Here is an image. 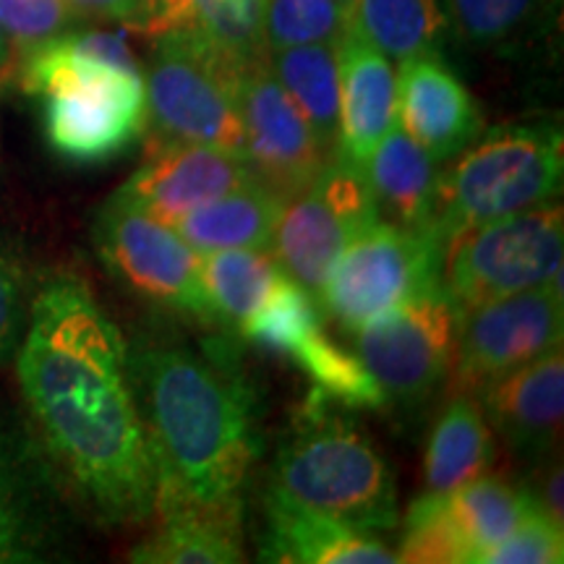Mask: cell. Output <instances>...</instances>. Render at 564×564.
I'll return each mask as SVG.
<instances>
[{"instance_id":"obj_1","label":"cell","mask_w":564,"mask_h":564,"mask_svg":"<svg viewBox=\"0 0 564 564\" xmlns=\"http://www.w3.org/2000/svg\"><path fill=\"white\" fill-rule=\"evenodd\" d=\"M17 377L47 453L108 525L154 514V465L131 356L118 324L76 274H53L30 303Z\"/></svg>"},{"instance_id":"obj_2","label":"cell","mask_w":564,"mask_h":564,"mask_svg":"<svg viewBox=\"0 0 564 564\" xmlns=\"http://www.w3.org/2000/svg\"><path fill=\"white\" fill-rule=\"evenodd\" d=\"M154 465V514L243 510L257 463V400L220 352L152 343L131 361Z\"/></svg>"},{"instance_id":"obj_3","label":"cell","mask_w":564,"mask_h":564,"mask_svg":"<svg viewBox=\"0 0 564 564\" xmlns=\"http://www.w3.org/2000/svg\"><path fill=\"white\" fill-rule=\"evenodd\" d=\"M26 95L45 100V137L68 162L118 158L147 131V82L121 32H66L19 58Z\"/></svg>"},{"instance_id":"obj_4","label":"cell","mask_w":564,"mask_h":564,"mask_svg":"<svg viewBox=\"0 0 564 564\" xmlns=\"http://www.w3.org/2000/svg\"><path fill=\"white\" fill-rule=\"evenodd\" d=\"M267 499L361 531L398 525V489L373 442L314 390L272 460Z\"/></svg>"},{"instance_id":"obj_5","label":"cell","mask_w":564,"mask_h":564,"mask_svg":"<svg viewBox=\"0 0 564 564\" xmlns=\"http://www.w3.org/2000/svg\"><path fill=\"white\" fill-rule=\"evenodd\" d=\"M564 141L549 123H507L476 137L440 171L429 230L444 243L562 192Z\"/></svg>"},{"instance_id":"obj_6","label":"cell","mask_w":564,"mask_h":564,"mask_svg":"<svg viewBox=\"0 0 564 564\" xmlns=\"http://www.w3.org/2000/svg\"><path fill=\"white\" fill-rule=\"evenodd\" d=\"M564 212L535 204L449 238L442 249V285L457 312L562 282Z\"/></svg>"},{"instance_id":"obj_7","label":"cell","mask_w":564,"mask_h":564,"mask_svg":"<svg viewBox=\"0 0 564 564\" xmlns=\"http://www.w3.org/2000/svg\"><path fill=\"white\" fill-rule=\"evenodd\" d=\"M243 70L178 37L152 40L147 82L150 144H207L243 158Z\"/></svg>"},{"instance_id":"obj_8","label":"cell","mask_w":564,"mask_h":564,"mask_svg":"<svg viewBox=\"0 0 564 564\" xmlns=\"http://www.w3.org/2000/svg\"><path fill=\"white\" fill-rule=\"evenodd\" d=\"M440 270L442 243L432 230L403 228L379 217L337 253L319 306L345 333L356 335L373 316L442 282Z\"/></svg>"},{"instance_id":"obj_9","label":"cell","mask_w":564,"mask_h":564,"mask_svg":"<svg viewBox=\"0 0 564 564\" xmlns=\"http://www.w3.org/2000/svg\"><path fill=\"white\" fill-rule=\"evenodd\" d=\"M460 312L442 282L423 288L356 333V356L387 400L421 403L449 377Z\"/></svg>"},{"instance_id":"obj_10","label":"cell","mask_w":564,"mask_h":564,"mask_svg":"<svg viewBox=\"0 0 564 564\" xmlns=\"http://www.w3.org/2000/svg\"><path fill=\"white\" fill-rule=\"evenodd\" d=\"M373 220H379V209L364 171L333 158L282 204L270 249L288 278L319 301L337 253Z\"/></svg>"},{"instance_id":"obj_11","label":"cell","mask_w":564,"mask_h":564,"mask_svg":"<svg viewBox=\"0 0 564 564\" xmlns=\"http://www.w3.org/2000/svg\"><path fill=\"white\" fill-rule=\"evenodd\" d=\"M95 249L112 278L133 295L215 324L202 285V253L171 225L152 220L110 196L95 223Z\"/></svg>"},{"instance_id":"obj_12","label":"cell","mask_w":564,"mask_h":564,"mask_svg":"<svg viewBox=\"0 0 564 564\" xmlns=\"http://www.w3.org/2000/svg\"><path fill=\"white\" fill-rule=\"evenodd\" d=\"M562 335V282L505 295L460 314L449 366L453 394H476L494 379L560 348Z\"/></svg>"},{"instance_id":"obj_13","label":"cell","mask_w":564,"mask_h":564,"mask_svg":"<svg viewBox=\"0 0 564 564\" xmlns=\"http://www.w3.org/2000/svg\"><path fill=\"white\" fill-rule=\"evenodd\" d=\"M238 108L243 118L246 165L253 178L280 199L288 202L299 194L335 158L282 89L270 58L251 63L243 70Z\"/></svg>"},{"instance_id":"obj_14","label":"cell","mask_w":564,"mask_h":564,"mask_svg":"<svg viewBox=\"0 0 564 564\" xmlns=\"http://www.w3.org/2000/svg\"><path fill=\"white\" fill-rule=\"evenodd\" d=\"M251 183L257 178L236 152L207 144H150L147 160L112 199L173 228L199 204Z\"/></svg>"},{"instance_id":"obj_15","label":"cell","mask_w":564,"mask_h":564,"mask_svg":"<svg viewBox=\"0 0 564 564\" xmlns=\"http://www.w3.org/2000/svg\"><path fill=\"white\" fill-rule=\"evenodd\" d=\"M489 426L514 453L544 460L554 455L564 415V352H544L535 361L494 379L476 392Z\"/></svg>"},{"instance_id":"obj_16","label":"cell","mask_w":564,"mask_h":564,"mask_svg":"<svg viewBox=\"0 0 564 564\" xmlns=\"http://www.w3.org/2000/svg\"><path fill=\"white\" fill-rule=\"evenodd\" d=\"M398 126L436 162L453 160L481 133V112L436 53L400 61Z\"/></svg>"},{"instance_id":"obj_17","label":"cell","mask_w":564,"mask_h":564,"mask_svg":"<svg viewBox=\"0 0 564 564\" xmlns=\"http://www.w3.org/2000/svg\"><path fill=\"white\" fill-rule=\"evenodd\" d=\"M264 0H144L139 32L147 40L178 37L246 70L270 58L262 32Z\"/></svg>"},{"instance_id":"obj_18","label":"cell","mask_w":564,"mask_h":564,"mask_svg":"<svg viewBox=\"0 0 564 564\" xmlns=\"http://www.w3.org/2000/svg\"><path fill=\"white\" fill-rule=\"evenodd\" d=\"M340 116L335 158L364 171L373 147L398 123V74L390 58L345 32L337 42Z\"/></svg>"},{"instance_id":"obj_19","label":"cell","mask_w":564,"mask_h":564,"mask_svg":"<svg viewBox=\"0 0 564 564\" xmlns=\"http://www.w3.org/2000/svg\"><path fill=\"white\" fill-rule=\"evenodd\" d=\"M259 560L285 564H394L398 554L371 531L267 499Z\"/></svg>"},{"instance_id":"obj_20","label":"cell","mask_w":564,"mask_h":564,"mask_svg":"<svg viewBox=\"0 0 564 564\" xmlns=\"http://www.w3.org/2000/svg\"><path fill=\"white\" fill-rule=\"evenodd\" d=\"M379 217L403 228L429 230L436 192V160L398 123L373 147L364 165Z\"/></svg>"},{"instance_id":"obj_21","label":"cell","mask_w":564,"mask_h":564,"mask_svg":"<svg viewBox=\"0 0 564 564\" xmlns=\"http://www.w3.org/2000/svg\"><path fill=\"white\" fill-rule=\"evenodd\" d=\"M494 463V436L476 394H453L436 419L423 457V494H449L484 476Z\"/></svg>"},{"instance_id":"obj_22","label":"cell","mask_w":564,"mask_h":564,"mask_svg":"<svg viewBox=\"0 0 564 564\" xmlns=\"http://www.w3.org/2000/svg\"><path fill=\"white\" fill-rule=\"evenodd\" d=\"M285 199L262 183L236 188L188 212L173 230L199 253L220 249H264L272 243Z\"/></svg>"},{"instance_id":"obj_23","label":"cell","mask_w":564,"mask_h":564,"mask_svg":"<svg viewBox=\"0 0 564 564\" xmlns=\"http://www.w3.org/2000/svg\"><path fill=\"white\" fill-rule=\"evenodd\" d=\"M243 560V510H196L158 520L131 549L139 564H236Z\"/></svg>"},{"instance_id":"obj_24","label":"cell","mask_w":564,"mask_h":564,"mask_svg":"<svg viewBox=\"0 0 564 564\" xmlns=\"http://www.w3.org/2000/svg\"><path fill=\"white\" fill-rule=\"evenodd\" d=\"M282 274L285 270L270 246L202 253V285L215 314V324L241 335Z\"/></svg>"},{"instance_id":"obj_25","label":"cell","mask_w":564,"mask_h":564,"mask_svg":"<svg viewBox=\"0 0 564 564\" xmlns=\"http://www.w3.org/2000/svg\"><path fill=\"white\" fill-rule=\"evenodd\" d=\"M348 32L400 63L436 53L447 19L440 0H350Z\"/></svg>"},{"instance_id":"obj_26","label":"cell","mask_w":564,"mask_h":564,"mask_svg":"<svg viewBox=\"0 0 564 564\" xmlns=\"http://www.w3.org/2000/svg\"><path fill=\"white\" fill-rule=\"evenodd\" d=\"M270 68L282 89L312 126L316 139L335 154L340 116V66L337 45L314 42L270 53Z\"/></svg>"},{"instance_id":"obj_27","label":"cell","mask_w":564,"mask_h":564,"mask_svg":"<svg viewBox=\"0 0 564 564\" xmlns=\"http://www.w3.org/2000/svg\"><path fill=\"white\" fill-rule=\"evenodd\" d=\"M447 512L460 533L468 562H481L484 554L507 539L514 525L531 510L533 499L499 476H478L460 489L444 494Z\"/></svg>"},{"instance_id":"obj_28","label":"cell","mask_w":564,"mask_h":564,"mask_svg":"<svg viewBox=\"0 0 564 564\" xmlns=\"http://www.w3.org/2000/svg\"><path fill=\"white\" fill-rule=\"evenodd\" d=\"M288 358L312 379L316 392L327 400L345 408H371V411L387 405L382 387L361 364V358L337 345L322 327L303 337L288 352Z\"/></svg>"},{"instance_id":"obj_29","label":"cell","mask_w":564,"mask_h":564,"mask_svg":"<svg viewBox=\"0 0 564 564\" xmlns=\"http://www.w3.org/2000/svg\"><path fill=\"white\" fill-rule=\"evenodd\" d=\"M45 535L37 494L0 434V564L37 560Z\"/></svg>"},{"instance_id":"obj_30","label":"cell","mask_w":564,"mask_h":564,"mask_svg":"<svg viewBox=\"0 0 564 564\" xmlns=\"http://www.w3.org/2000/svg\"><path fill=\"white\" fill-rule=\"evenodd\" d=\"M262 32L267 51L329 42L348 32V6L340 0H264Z\"/></svg>"},{"instance_id":"obj_31","label":"cell","mask_w":564,"mask_h":564,"mask_svg":"<svg viewBox=\"0 0 564 564\" xmlns=\"http://www.w3.org/2000/svg\"><path fill=\"white\" fill-rule=\"evenodd\" d=\"M546 0H442L444 19L468 45L497 47L518 40Z\"/></svg>"},{"instance_id":"obj_32","label":"cell","mask_w":564,"mask_h":564,"mask_svg":"<svg viewBox=\"0 0 564 564\" xmlns=\"http://www.w3.org/2000/svg\"><path fill=\"white\" fill-rule=\"evenodd\" d=\"M398 562L408 564H465V549L460 533L447 512L444 494H423L408 510L405 533L400 541Z\"/></svg>"},{"instance_id":"obj_33","label":"cell","mask_w":564,"mask_h":564,"mask_svg":"<svg viewBox=\"0 0 564 564\" xmlns=\"http://www.w3.org/2000/svg\"><path fill=\"white\" fill-rule=\"evenodd\" d=\"M79 17L70 0H0V30L19 58L70 32Z\"/></svg>"},{"instance_id":"obj_34","label":"cell","mask_w":564,"mask_h":564,"mask_svg":"<svg viewBox=\"0 0 564 564\" xmlns=\"http://www.w3.org/2000/svg\"><path fill=\"white\" fill-rule=\"evenodd\" d=\"M562 560L564 525L533 502L514 531L484 554L481 564H560Z\"/></svg>"},{"instance_id":"obj_35","label":"cell","mask_w":564,"mask_h":564,"mask_svg":"<svg viewBox=\"0 0 564 564\" xmlns=\"http://www.w3.org/2000/svg\"><path fill=\"white\" fill-rule=\"evenodd\" d=\"M26 316V282L21 267L6 251H0V366L17 356Z\"/></svg>"},{"instance_id":"obj_36","label":"cell","mask_w":564,"mask_h":564,"mask_svg":"<svg viewBox=\"0 0 564 564\" xmlns=\"http://www.w3.org/2000/svg\"><path fill=\"white\" fill-rule=\"evenodd\" d=\"M544 468L539 470L535 481L528 486V497L533 499L535 507L541 512H546L549 518L564 525V486H562V463L552 460V455L544 457Z\"/></svg>"},{"instance_id":"obj_37","label":"cell","mask_w":564,"mask_h":564,"mask_svg":"<svg viewBox=\"0 0 564 564\" xmlns=\"http://www.w3.org/2000/svg\"><path fill=\"white\" fill-rule=\"evenodd\" d=\"M70 6H74L82 17L121 21V24L133 30L141 19L144 0H70Z\"/></svg>"},{"instance_id":"obj_38","label":"cell","mask_w":564,"mask_h":564,"mask_svg":"<svg viewBox=\"0 0 564 564\" xmlns=\"http://www.w3.org/2000/svg\"><path fill=\"white\" fill-rule=\"evenodd\" d=\"M17 68H19V53L13 51L9 34L0 30V87L17 74Z\"/></svg>"},{"instance_id":"obj_39","label":"cell","mask_w":564,"mask_h":564,"mask_svg":"<svg viewBox=\"0 0 564 564\" xmlns=\"http://www.w3.org/2000/svg\"><path fill=\"white\" fill-rule=\"evenodd\" d=\"M340 3H345V6H350V0H340Z\"/></svg>"}]
</instances>
